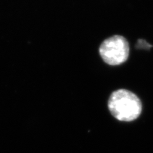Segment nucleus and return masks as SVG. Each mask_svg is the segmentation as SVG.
<instances>
[{
	"label": "nucleus",
	"mask_w": 153,
	"mask_h": 153,
	"mask_svg": "<svg viewBox=\"0 0 153 153\" xmlns=\"http://www.w3.org/2000/svg\"><path fill=\"white\" fill-rule=\"evenodd\" d=\"M111 114L120 121L137 119L142 112V104L135 94L126 89H118L110 96L108 103Z\"/></svg>",
	"instance_id": "1"
},
{
	"label": "nucleus",
	"mask_w": 153,
	"mask_h": 153,
	"mask_svg": "<svg viewBox=\"0 0 153 153\" xmlns=\"http://www.w3.org/2000/svg\"><path fill=\"white\" fill-rule=\"evenodd\" d=\"M129 44L121 36H114L101 43L99 53L101 58L110 65H118L127 60L129 55Z\"/></svg>",
	"instance_id": "2"
},
{
	"label": "nucleus",
	"mask_w": 153,
	"mask_h": 153,
	"mask_svg": "<svg viewBox=\"0 0 153 153\" xmlns=\"http://www.w3.org/2000/svg\"><path fill=\"white\" fill-rule=\"evenodd\" d=\"M152 47V45L149 44L145 40L140 39L137 43V48L138 49H150Z\"/></svg>",
	"instance_id": "3"
}]
</instances>
